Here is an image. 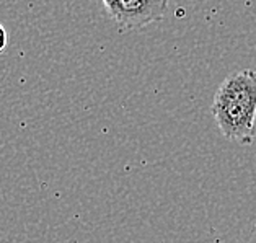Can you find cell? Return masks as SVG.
Returning <instances> with one entry per match:
<instances>
[{
	"mask_svg": "<svg viewBox=\"0 0 256 243\" xmlns=\"http://www.w3.org/2000/svg\"><path fill=\"white\" fill-rule=\"evenodd\" d=\"M103 4H104L106 10L110 12V15L113 16L114 12L118 10V5H120V0H103Z\"/></svg>",
	"mask_w": 256,
	"mask_h": 243,
	"instance_id": "277c9868",
	"label": "cell"
},
{
	"mask_svg": "<svg viewBox=\"0 0 256 243\" xmlns=\"http://www.w3.org/2000/svg\"><path fill=\"white\" fill-rule=\"evenodd\" d=\"M210 111L224 137L252 146L256 136V70L243 68L224 78Z\"/></svg>",
	"mask_w": 256,
	"mask_h": 243,
	"instance_id": "6da1fadb",
	"label": "cell"
},
{
	"mask_svg": "<svg viewBox=\"0 0 256 243\" xmlns=\"http://www.w3.org/2000/svg\"><path fill=\"white\" fill-rule=\"evenodd\" d=\"M170 0H120L113 20L121 30H139L160 22Z\"/></svg>",
	"mask_w": 256,
	"mask_h": 243,
	"instance_id": "7a4b0ae2",
	"label": "cell"
},
{
	"mask_svg": "<svg viewBox=\"0 0 256 243\" xmlns=\"http://www.w3.org/2000/svg\"><path fill=\"white\" fill-rule=\"evenodd\" d=\"M7 44H8V33H7V30L4 28V24L0 23V54L5 51Z\"/></svg>",
	"mask_w": 256,
	"mask_h": 243,
	"instance_id": "3957f363",
	"label": "cell"
}]
</instances>
